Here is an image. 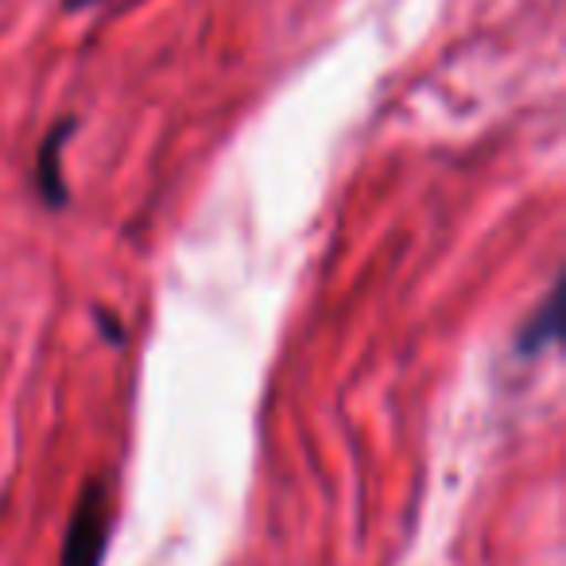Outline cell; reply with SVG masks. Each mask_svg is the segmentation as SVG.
I'll use <instances>...</instances> for the list:
<instances>
[{
	"instance_id": "1",
	"label": "cell",
	"mask_w": 566,
	"mask_h": 566,
	"mask_svg": "<svg viewBox=\"0 0 566 566\" xmlns=\"http://www.w3.org/2000/svg\"><path fill=\"white\" fill-rule=\"evenodd\" d=\"M109 520H113L109 481L90 478L82 485L78 501H74L71 520H66L59 566H102L105 543H109Z\"/></svg>"
},
{
	"instance_id": "4",
	"label": "cell",
	"mask_w": 566,
	"mask_h": 566,
	"mask_svg": "<svg viewBox=\"0 0 566 566\" xmlns=\"http://www.w3.org/2000/svg\"><path fill=\"white\" fill-rule=\"evenodd\" d=\"M86 4H97V0H66V9H86Z\"/></svg>"
},
{
	"instance_id": "2",
	"label": "cell",
	"mask_w": 566,
	"mask_h": 566,
	"mask_svg": "<svg viewBox=\"0 0 566 566\" xmlns=\"http://www.w3.org/2000/svg\"><path fill=\"white\" fill-rule=\"evenodd\" d=\"M74 136V120H59L48 133V140L40 144V156H35V190L48 206H66L71 195H66V179H63V159H59V148Z\"/></svg>"
},
{
	"instance_id": "3",
	"label": "cell",
	"mask_w": 566,
	"mask_h": 566,
	"mask_svg": "<svg viewBox=\"0 0 566 566\" xmlns=\"http://www.w3.org/2000/svg\"><path fill=\"white\" fill-rule=\"evenodd\" d=\"M555 342H558V292H551L547 303H543V307L527 318L524 331H520L516 349L524 357H532V354H543L547 346H555Z\"/></svg>"
}]
</instances>
